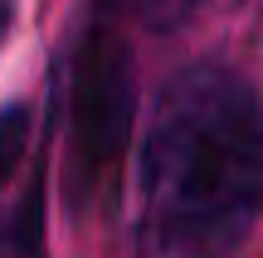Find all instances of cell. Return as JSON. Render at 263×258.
<instances>
[{
	"mask_svg": "<svg viewBox=\"0 0 263 258\" xmlns=\"http://www.w3.org/2000/svg\"><path fill=\"white\" fill-rule=\"evenodd\" d=\"M141 239L161 258H229L263 214V97L229 64L161 88L137 161Z\"/></svg>",
	"mask_w": 263,
	"mask_h": 258,
	"instance_id": "cell-1",
	"label": "cell"
},
{
	"mask_svg": "<svg viewBox=\"0 0 263 258\" xmlns=\"http://www.w3.org/2000/svg\"><path fill=\"white\" fill-rule=\"evenodd\" d=\"M132 127V73L127 49L107 29H93L73 73V132L83 161H112Z\"/></svg>",
	"mask_w": 263,
	"mask_h": 258,
	"instance_id": "cell-2",
	"label": "cell"
},
{
	"mask_svg": "<svg viewBox=\"0 0 263 258\" xmlns=\"http://www.w3.org/2000/svg\"><path fill=\"white\" fill-rule=\"evenodd\" d=\"M0 258H44V161L29 107H0Z\"/></svg>",
	"mask_w": 263,
	"mask_h": 258,
	"instance_id": "cell-3",
	"label": "cell"
},
{
	"mask_svg": "<svg viewBox=\"0 0 263 258\" xmlns=\"http://www.w3.org/2000/svg\"><path fill=\"white\" fill-rule=\"evenodd\" d=\"M107 10H122L146 29H176L180 19H190L205 0H103Z\"/></svg>",
	"mask_w": 263,
	"mask_h": 258,
	"instance_id": "cell-4",
	"label": "cell"
},
{
	"mask_svg": "<svg viewBox=\"0 0 263 258\" xmlns=\"http://www.w3.org/2000/svg\"><path fill=\"white\" fill-rule=\"evenodd\" d=\"M10 15H15V0H0V39H5V29H10Z\"/></svg>",
	"mask_w": 263,
	"mask_h": 258,
	"instance_id": "cell-5",
	"label": "cell"
}]
</instances>
